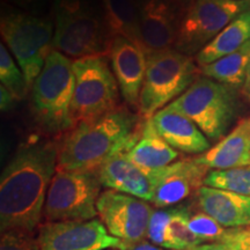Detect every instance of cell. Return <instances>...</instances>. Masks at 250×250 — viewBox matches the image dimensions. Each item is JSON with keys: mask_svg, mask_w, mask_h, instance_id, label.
I'll return each instance as SVG.
<instances>
[{"mask_svg": "<svg viewBox=\"0 0 250 250\" xmlns=\"http://www.w3.org/2000/svg\"><path fill=\"white\" fill-rule=\"evenodd\" d=\"M101 187L96 171H74L57 168L49 187L43 211L46 223L95 219Z\"/></svg>", "mask_w": 250, "mask_h": 250, "instance_id": "9c48e42d", "label": "cell"}, {"mask_svg": "<svg viewBox=\"0 0 250 250\" xmlns=\"http://www.w3.org/2000/svg\"><path fill=\"white\" fill-rule=\"evenodd\" d=\"M58 164V144L31 139L21 145L0 180V229L33 232L39 226Z\"/></svg>", "mask_w": 250, "mask_h": 250, "instance_id": "6da1fadb", "label": "cell"}, {"mask_svg": "<svg viewBox=\"0 0 250 250\" xmlns=\"http://www.w3.org/2000/svg\"><path fill=\"white\" fill-rule=\"evenodd\" d=\"M74 87L73 61L54 49L30 89L31 114L44 133L64 134L72 127Z\"/></svg>", "mask_w": 250, "mask_h": 250, "instance_id": "3957f363", "label": "cell"}, {"mask_svg": "<svg viewBox=\"0 0 250 250\" xmlns=\"http://www.w3.org/2000/svg\"><path fill=\"white\" fill-rule=\"evenodd\" d=\"M98 215L109 234L127 247L144 241L147 236L153 208L148 202L137 197L105 190L99 197Z\"/></svg>", "mask_w": 250, "mask_h": 250, "instance_id": "8fae6325", "label": "cell"}, {"mask_svg": "<svg viewBox=\"0 0 250 250\" xmlns=\"http://www.w3.org/2000/svg\"><path fill=\"white\" fill-rule=\"evenodd\" d=\"M54 49L76 59L108 56L111 37L92 0H55Z\"/></svg>", "mask_w": 250, "mask_h": 250, "instance_id": "277c9868", "label": "cell"}, {"mask_svg": "<svg viewBox=\"0 0 250 250\" xmlns=\"http://www.w3.org/2000/svg\"><path fill=\"white\" fill-rule=\"evenodd\" d=\"M208 167L199 164L196 158H186L151 171L154 187L152 203L159 208L175 206L198 191L204 186Z\"/></svg>", "mask_w": 250, "mask_h": 250, "instance_id": "4fadbf2b", "label": "cell"}, {"mask_svg": "<svg viewBox=\"0 0 250 250\" xmlns=\"http://www.w3.org/2000/svg\"><path fill=\"white\" fill-rule=\"evenodd\" d=\"M122 99L131 110H138L146 74V52L124 37H114L108 52Z\"/></svg>", "mask_w": 250, "mask_h": 250, "instance_id": "9a60e30c", "label": "cell"}, {"mask_svg": "<svg viewBox=\"0 0 250 250\" xmlns=\"http://www.w3.org/2000/svg\"><path fill=\"white\" fill-rule=\"evenodd\" d=\"M124 153L134 165L147 173L173 164L180 156V152L168 145L158 133L151 118H140Z\"/></svg>", "mask_w": 250, "mask_h": 250, "instance_id": "d6986e66", "label": "cell"}, {"mask_svg": "<svg viewBox=\"0 0 250 250\" xmlns=\"http://www.w3.org/2000/svg\"><path fill=\"white\" fill-rule=\"evenodd\" d=\"M0 33L6 46L26 78L29 90L54 50L55 24L49 18L24 12H6L0 20Z\"/></svg>", "mask_w": 250, "mask_h": 250, "instance_id": "8992f818", "label": "cell"}, {"mask_svg": "<svg viewBox=\"0 0 250 250\" xmlns=\"http://www.w3.org/2000/svg\"><path fill=\"white\" fill-rule=\"evenodd\" d=\"M189 226L193 234L201 241L204 242H220L226 233V228L221 226L217 220L204 212H197L191 214Z\"/></svg>", "mask_w": 250, "mask_h": 250, "instance_id": "4316f807", "label": "cell"}, {"mask_svg": "<svg viewBox=\"0 0 250 250\" xmlns=\"http://www.w3.org/2000/svg\"><path fill=\"white\" fill-rule=\"evenodd\" d=\"M202 212L228 229L250 226V196L203 186L197 191Z\"/></svg>", "mask_w": 250, "mask_h": 250, "instance_id": "ffe728a7", "label": "cell"}, {"mask_svg": "<svg viewBox=\"0 0 250 250\" xmlns=\"http://www.w3.org/2000/svg\"><path fill=\"white\" fill-rule=\"evenodd\" d=\"M204 186L250 196V165L230 169L210 170Z\"/></svg>", "mask_w": 250, "mask_h": 250, "instance_id": "d4e9b609", "label": "cell"}, {"mask_svg": "<svg viewBox=\"0 0 250 250\" xmlns=\"http://www.w3.org/2000/svg\"><path fill=\"white\" fill-rule=\"evenodd\" d=\"M73 71L76 87L71 104L72 127L120 107V87L107 56L76 59Z\"/></svg>", "mask_w": 250, "mask_h": 250, "instance_id": "ba28073f", "label": "cell"}, {"mask_svg": "<svg viewBox=\"0 0 250 250\" xmlns=\"http://www.w3.org/2000/svg\"><path fill=\"white\" fill-rule=\"evenodd\" d=\"M151 120L158 133L177 152L203 154L210 149V140L201 129L171 105L155 112Z\"/></svg>", "mask_w": 250, "mask_h": 250, "instance_id": "e0dca14e", "label": "cell"}, {"mask_svg": "<svg viewBox=\"0 0 250 250\" xmlns=\"http://www.w3.org/2000/svg\"><path fill=\"white\" fill-rule=\"evenodd\" d=\"M41 250H126L122 240L112 236L100 219L86 221L45 223L40 228Z\"/></svg>", "mask_w": 250, "mask_h": 250, "instance_id": "7c38bea8", "label": "cell"}, {"mask_svg": "<svg viewBox=\"0 0 250 250\" xmlns=\"http://www.w3.org/2000/svg\"><path fill=\"white\" fill-rule=\"evenodd\" d=\"M8 1H11L12 4L19 6V7L28 8L35 5L39 0H8Z\"/></svg>", "mask_w": 250, "mask_h": 250, "instance_id": "836d02e7", "label": "cell"}, {"mask_svg": "<svg viewBox=\"0 0 250 250\" xmlns=\"http://www.w3.org/2000/svg\"><path fill=\"white\" fill-rule=\"evenodd\" d=\"M101 8L111 39L124 37L144 50L137 0H101Z\"/></svg>", "mask_w": 250, "mask_h": 250, "instance_id": "603a6c76", "label": "cell"}, {"mask_svg": "<svg viewBox=\"0 0 250 250\" xmlns=\"http://www.w3.org/2000/svg\"><path fill=\"white\" fill-rule=\"evenodd\" d=\"M0 81L1 85L12 93L17 101L26 98L29 92L22 71L4 43L0 45Z\"/></svg>", "mask_w": 250, "mask_h": 250, "instance_id": "484cf974", "label": "cell"}, {"mask_svg": "<svg viewBox=\"0 0 250 250\" xmlns=\"http://www.w3.org/2000/svg\"><path fill=\"white\" fill-rule=\"evenodd\" d=\"M190 210L183 205L153 210L146 237L165 249L191 250L203 242L190 228Z\"/></svg>", "mask_w": 250, "mask_h": 250, "instance_id": "2e32d148", "label": "cell"}, {"mask_svg": "<svg viewBox=\"0 0 250 250\" xmlns=\"http://www.w3.org/2000/svg\"><path fill=\"white\" fill-rule=\"evenodd\" d=\"M242 92H243V95H245L247 100L250 102V67L248 70V73H247L245 83H243L242 86Z\"/></svg>", "mask_w": 250, "mask_h": 250, "instance_id": "e575fe53", "label": "cell"}, {"mask_svg": "<svg viewBox=\"0 0 250 250\" xmlns=\"http://www.w3.org/2000/svg\"><path fill=\"white\" fill-rule=\"evenodd\" d=\"M191 250H235L232 246L227 245L225 242H211L203 243L192 248Z\"/></svg>", "mask_w": 250, "mask_h": 250, "instance_id": "4dcf8cb0", "label": "cell"}, {"mask_svg": "<svg viewBox=\"0 0 250 250\" xmlns=\"http://www.w3.org/2000/svg\"><path fill=\"white\" fill-rule=\"evenodd\" d=\"M109 250H120V249H109Z\"/></svg>", "mask_w": 250, "mask_h": 250, "instance_id": "d590c367", "label": "cell"}, {"mask_svg": "<svg viewBox=\"0 0 250 250\" xmlns=\"http://www.w3.org/2000/svg\"><path fill=\"white\" fill-rule=\"evenodd\" d=\"M250 9V0H196L181 18L174 49L196 56L234 19Z\"/></svg>", "mask_w": 250, "mask_h": 250, "instance_id": "30bf717a", "label": "cell"}, {"mask_svg": "<svg viewBox=\"0 0 250 250\" xmlns=\"http://www.w3.org/2000/svg\"><path fill=\"white\" fill-rule=\"evenodd\" d=\"M146 74L140 93L138 115L149 120L180 98L195 83L201 68L195 59L175 49L146 55Z\"/></svg>", "mask_w": 250, "mask_h": 250, "instance_id": "5b68a950", "label": "cell"}, {"mask_svg": "<svg viewBox=\"0 0 250 250\" xmlns=\"http://www.w3.org/2000/svg\"><path fill=\"white\" fill-rule=\"evenodd\" d=\"M250 41V9L225 27L213 40L195 56L199 67L211 64L241 49Z\"/></svg>", "mask_w": 250, "mask_h": 250, "instance_id": "7402d4cb", "label": "cell"}, {"mask_svg": "<svg viewBox=\"0 0 250 250\" xmlns=\"http://www.w3.org/2000/svg\"><path fill=\"white\" fill-rule=\"evenodd\" d=\"M169 105L189 117L208 140H220L233 124L237 99L232 87L208 77H198Z\"/></svg>", "mask_w": 250, "mask_h": 250, "instance_id": "52a82bcc", "label": "cell"}, {"mask_svg": "<svg viewBox=\"0 0 250 250\" xmlns=\"http://www.w3.org/2000/svg\"><path fill=\"white\" fill-rule=\"evenodd\" d=\"M171 1H173V4L176 6V8L179 9L180 13L183 15L186 13L187 9L192 5L196 0H171Z\"/></svg>", "mask_w": 250, "mask_h": 250, "instance_id": "d6a6232c", "label": "cell"}, {"mask_svg": "<svg viewBox=\"0 0 250 250\" xmlns=\"http://www.w3.org/2000/svg\"><path fill=\"white\" fill-rule=\"evenodd\" d=\"M102 187L126 193L152 203L154 187L151 175L143 170L127 158L124 152L117 153L103 164L98 170Z\"/></svg>", "mask_w": 250, "mask_h": 250, "instance_id": "ac0fdd59", "label": "cell"}, {"mask_svg": "<svg viewBox=\"0 0 250 250\" xmlns=\"http://www.w3.org/2000/svg\"><path fill=\"white\" fill-rule=\"evenodd\" d=\"M15 101L17 100L14 99L12 93L2 85L0 86V108H1V111L11 110L13 108Z\"/></svg>", "mask_w": 250, "mask_h": 250, "instance_id": "f546056e", "label": "cell"}, {"mask_svg": "<svg viewBox=\"0 0 250 250\" xmlns=\"http://www.w3.org/2000/svg\"><path fill=\"white\" fill-rule=\"evenodd\" d=\"M250 67V41L233 54L225 56L201 68V74L232 87L243 86Z\"/></svg>", "mask_w": 250, "mask_h": 250, "instance_id": "cb8c5ba5", "label": "cell"}, {"mask_svg": "<svg viewBox=\"0 0 250 250\" xmlns=\"http://www.w3.org/2000/svg\"><path fill=\"white\" fill-rule=\"evenodd\" d=\"M0 250H41L40 240L33 232L8 230L1 233Z\"/></svg>", "mask_w": 250, "mask_h": 250, "instance_id": "83f0119b", "label": "cell"}, {"mask_svg": "<svg viewBox=\"0 0 250 250\" xmlns=\"http://www.w3.org/2000/svg\"><path fill=\"white\" fill-rule=\"evenodd\" d=\"M126 250H169V249L161 248V247L155 246L149 241L144 240V241H142V242L136 243V245H133V246H130Z\"/></svg>", "mask_w": 250, "mask_h": 250, "instance_id": "1f68e13d", "label": "cell"}, {"mask_svg": "<svg viewBox=\"0 0 250 250\" xmlns=\"http://www.w3.org/2000/svg\"><path fill=\"white\" fill-rule=\"evenodd\" d=\"M195 158L199 164L212 170L250 165V117L237 122L229 133Z\"/></svg>", "mask_w": 250, "mask_h": 250, "instance_id": "44dd1931", "label": "cell"}, {"mask_svg": "<svg viewBox=\"0 0 250 250\" xmlns=\"http://www.w3.org/2000/svg\"><path fill=\"white\" fill-rule=\"evenodd\" d=\"M139 122V115L127 107L81 122L64 133L58 144L57 168L98 173L111 156L125 151Z\"/></svg>", "mask_w": 250, "mask_h": 250, "instance_id": "7a4b0ae2", "label": "cell"}, {"mask_svg": "<svg viewBox=\"0 0 250 250\" xmlns=\"http://www.w3.org/2000/svg\"><path fill=\"white\" fill-rule=\"evenodd\" d=\"M146 55L174 49L182 14L171 0H137Z\"/></svg>", "mask_w": 250, "mask_h": 250, "instance_id": "5bb4252c", "label": "cell"}, {"mask_svg": "<svg viewBox=\"0 0 250 250\" xmlns=\"http://www.w3.org/2000/svg\"><path fill=\"white\" fill-rule=\"evenodd\" d=\"M220 242L232 246L235 250H250V226L227 229Z\"/></svg>", "mask_w": 250, "mask_h": 250, "instance_id": "f1b7e54d", "label": "cell"}]
</instances>
